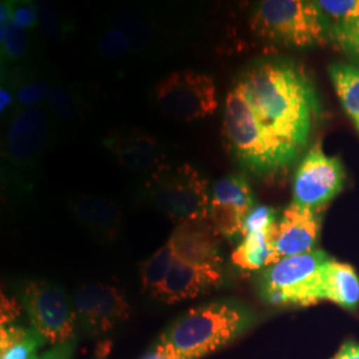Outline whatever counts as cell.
Returning <instances> with one entry per match:
<instances>
[{
	"label": "cell",
	"mask_w": 359,
	"mask_h": 359,
	"mask_svg": "<svg viewBox=\"0 0 359 359\" xmlns=\"http://www.w3.org/2000/svg\"><path fill=\"white\" fill-rule=\"evenodd\" d=\"M250 27L261 38L295 48L332 41L330 23L313 0H264L257 6Z\"/></svg>",
	"instance_id": "4"
},
{
	"label": "cell",
	"mask_w": 359,
	"mask_h": 359,
	"mask_svg": "<svg viewBox=\"0 0 359 359\" xmlns=\"http://www.w3.org/2000/svg\"><path fill=\"white\" fill-rule=\"evenodd\" d=\"M321 231L318 210L292 203L277 219L273 231V252L269 266L287 257L313 252Z\"/></svg>",
	"instance_id": "12"
},
{
	"label": "cell",
	"mask_w": 359,
	"mask_h": 359,
	"mask_svg": "<svg viewBox=\"0 0 359 359\" xmlns=\"http://www.w3.org/2000/svg\"><path fill=\"white\" fill-rule=\"evenodd\" d=\"M243 306L217 301L191 309L161 335L154 351L165 359H203L226 346L250 325Z\"/></svg>",
	"instance_id": "2"
},
{
	"label": "cell",
	"mask_w": 359,
	"mask_h": 359,
	"mask_svg": "<svg viewBox=\"0 0 359 359\" xmlns=\"http://www.w3.org/2000/svg\"><path fill=\"white\" fill-rule=\"evenodd\" d=\"M317 6L330 25L350 23L359 19V0H317Z\"/></svg>",
	"instance_id": "25"
},
{
	"label": "cell",
	"mask_w": 359,
	"mask_h": 359,
	"mask_svg": "<svg viewBox=\"0 0 359 359\" xmlns=\"http://www.w3.org/2000/svg\"><path fill=\"white\" fill-rule=\"evenodd\" d=\"M330 301L345 309L359 304V278L350 265L334 259L326 261L305 283L285 295L281 306H310Z\"/></svg>",
	"instance_id": "8"
},
{
	"label": "cell",
	"mask_w": 359,
	"mask_h": 359,
	"mask_svg": "<svg viewBox=\"0 0 359 359\" xmlns=\"http://www.w3.org/2000/svg\"><path fill=\"white\" fill-rule=\"evenodd\" d=\"M145 191L152 205L176 225L209 218V180L188 163H164L156 168L145 182Z\"/></svg>",
	"instance_id": "5"
},
{
	"label": "cell",
	"mask_w": 359,
	"mask_h": 359,
	"mask_svg": "<svg viewBox=\"0 0 359 359\" xmlns=\"http://www.w3.org/2000/svg\"><path fill=\"white\" fill-rule=\"evenodd\" d=\"M15 6L11 1H1L0 4V26H7L11 23L13 18Z\"/></svg>",
	"instance_id": "33"
},
{
	"label": "cell",
	"mask_w": 359,
	"mask_h": 359,
	"mask_svg": "<svg viewBox=\"0 0 359 359\" xmlns=\"http://www.w3.org/2000/svg\"><path fill=\"white\" fill-rule=\"evenodd\" d=\"M22 305L32 329L44 342L62 346L72 339L77 314L60 286L47 281H26Z\"/></svg>",
	"instance_id": "7"
},
{
	"label": "cell",
	"mask_w": 359,
	"mask_h": 359,
	"mask_svg": "<svg viewBox=\"0 0 359 359\" xmlns=\"http://www.w3.org/2000/svg\"><path fill=\"white\" fill-rule=\"evenodd\" d=\"M28 35L26 29H22L13 23L0 28V47L1 57L8 60H18L25 56L28 50Z\"/></svg>",
	"instance_id": "24"
},
{
	"label": "cell",
	"mask_w": 359,
	"mask_h": 359,
	"mask_svg": "<svg viewBox=\"0 0 359 359\" xmlns=\"http://www.w3.org/2000/svg\"><path fill=\"white\" fill-rule=\"evenodd\" d=\"M345 170L338 157L323 152L317 142L301 161L293 182V203L318 210L342 191Z\"/></svg>",
	"instance_id": "9"
},
{
	"label": "cell",
	"mask_w": 359,
	"mask_h": 359,
	"mask_svg": "<svg viewBox=\"0 0 359 359\" xmlns=\"http://www.w3.org/2000/svg\"><path fill=\"white\" fill-rule=\"evenodd\" d=\"M222 136L228 152L257 175H274L290 167L302 154L265 128L237 87L228 93Z\"/></svg>",
	"instance_id": "3"
},
{
	"label": "cell",
	"mask_w": 359,
	"mask_h": 359,
	"mask_svg": "<svg viewBox=\"0 0 359 359\" xmlns=\"http://www.w3.org/2000/svg\"><path fill=\"white\" fill-rule=\"evenodd\" d=\"M13 103V96L11 90L7 87H1L0 90V112L4 114Z\"/></svg>",
	"instance_id": "35"
},
{
	"label": "cell",
	"mask_w": 359,
	"mask_h": 359,
	"mask_svg": "<svg viewBox=\"0 0 359 359\" xmlns=\"http://www.w3.org/2000/svg\"><path fill=\"white\" fill-rule=\"evenodd\" d=\"M67 345L62 346H55L51 351L43 354V355H35L32 359H63L65 355H68V348Z\"/></svg>",
	"instance_id": "34"
},
{
	"label": "cell",
	"mask_w": 359,
	"mask_h": 359,
	"mask_svg": "<svg viewBox=\"0 0 359 359\" xmlns=\"http://www.w3.org/2000/svg\"><path fill=\"white\" fill-rule=\"evenodd\" d=\"M329 75L346 115L359 132V65L335 63L329 67Z\"/></svg>",
	"instance_id": "20"
},
{
	"label": "cell",
	"mask_w": 359,
	"mask_h": 359,
	"mask_svg": "<svg viewBox=\"0 0 359 359\" xmlns=\"http://www.w3.org/2000/svg\"><path fill=\"white\" fill-rule=\"evenodd\" d=\"M20 311L22 305H19L15 298L1 294V326H8L20 316Z\"/></svg>",
	"instance_id": "31"
},
{
	"label": "cell",
	"mask_w": 359,
	"mask_h": 359,
	"mask_svg": "<svg viewBox=\"0 0 359 359\" xmlns=\"http://www.w3.org/2000/svg\"><path fill=\"white\" fill-rule=\"evenodd\" d=\"M236 87L270 133L301 152L306 148L320 103L302 67L285 60L261 62L244 72Z\"/></svg>",
	"instance_id": "1"
},
{
	"label": "cell",
	"mask_w": 359,
	"mask_h": 359,
	"mask_svg": "<svg viewBox=\"0 0 359 359\" xmlns=\"http://www.w3.org/2000/svg\"><path fill=\"white\" fill-rule=\"evenodd\" d=\"M176 258L175 249L168 240L154 255L140 265L142 289L154 295L165 281L170 266Z\"/></svg>",
	"instance_id": "22"
},
{
	"label": "cell",
	"mask_w": 359,
	"mask_h": 359,
	"mask_svg": "<svg viewBox=\"0 0 359 359\" xmlns=\"http://www.w3.org/2000/svg\"><path fill=\"white\" fill-rule=\"evenodd\" d=\"M218 233L208 219L185 221L176 225L169 237L177 258L191 262H221Z\"/></svg>",
	"instance_id": "18"
},
{
	"label": "cell",
	"mask_w": 359,
	"mask_h": 359,
	"mask_svg": "<svg viewBox=\"0 0 359 359\" xmlns=\"http://www.w3.org/2000/svg\"><path fill=\"white\" fill-rule=\"evenodd\" d=\"M147 359H165L164 358V357H161V355H160V354H157V353H156V351H154V354H152V355H149V357H148V358Z\"/></svg>",
	"instance_id": "36"
},
{
	"label": "cell",
	"mask_w": 359,
	"mask_h": 359,
	"mask_svg": "<svg viewBox=\"0 0 359 359\" xmlns=\"http://www.w3.org/2000/svg\"><path fill=\"white\" fill-rule=\"evenodd\" d=\"M333 359H359V345L355 342H346L334 355Z\"/></svg>",
	"instance_id": "32"
},
{
	"label": "cell",
	"mask_w": 359,
	"mask_h": 359,
	"mask_svg": "<svg viewBox=\"0 0 359 359\" xmlns=\"http://www.w3.org/2000/svg\"><path fill=\"white\" fill-rule=\"evenodd\" d=\"M330 38L334 46L353 60V65H359V19L350 23L330 25Z\"/></svg>",
	"instance_id": "23"
},
{
	"label": "cell",
	"mask_w": 359,
	"mask_h": 359,
	"mask_svg": "<svg viewBox=\"0 0 359 359\" xmlns=\"http://www.w3.org/2000/svg\"><path fill=\"white\" fill-rule=\"evenodd\" d=\"M154 102L164 115L191 123L217 111L215 81L194 69H180L164 77L154 88Z\"/></svg>",
	"instance_id": "6"
},
{
	"label": "cell",
	"mask_w": 359,
	"mask_h": 359,
	"mask_svg": "<svg viewBox=\"0 0 359 359\" xmlns=\"http://www.w3.org/2000/svg\"><path fill=\"white\" fill-rule=\"evenodd\" d=\"M44 339L32 327L1 326L0 329V359H32Z\"/></svg>",
	"instance_id": "21"
},
{
	"label": "cell",
	"mask_w": 359,
	"mask_h": 359,
	"mask_svg": "<svg viewBox=\"0 0 359 359\" xmlns=\"http://www.w3.org/2000/svg\"><path fill=\"white\" fill-rule=\"evenodd\" d=\"M48 105L52 114L63 121H69L76 115V105L71 93L62 86L52 87L48 95Z\"/></svg>",
	"instance_id": "26"
},
{
	"label": "cell",
	"mask_w": 359,
	"mask_h": 359,
	"mask_svg": "<svg viewBox=\"0 0 359 359\" xmlns=\"http://www.w3.org/2000/svg\"><path fill=\"white\" fill-rule=\"evenodd\" d=\"M255 208L253 193L244 176L231 175L218 180L213 185L209 221L218 236H241L245 219Z\"/></svg>",
	"instance_id": "10"
},
{
	"label": "cell",
	"mask_w": 359,
	"mask_h": 359,
	"mask_svg": "<svg viewBox=\"0 0 359 359\" xmlns=\"http://www.w3.org/2000/svg\"><path fill=\"white\" fill-rule=\"evenodd\" d=\"M38 26L46 39L57 38L59 22L57 13L50 3H40L38 6Z\"/></svg>",
	"instance_id": "29"
},
{
	"label": "cell",
	"mask_w": 359,
	"mask_h": 359,
	"mask_svg": "<svg viewBox=\"0 0 359 359\" xmlns=\"http://www.w3.org/2000/svg\"><path fill=\"white\" fill-rule=\"evenodd\" d=\"M48 116L41 108H27L15 116L6 137L7 156L26 165L38 160L48 139Z\"/></svg>",
	"instance_id": "16"
},
{
	"label": "cell",
	"mask_w": 359,
	"mask_h": 359,
	"mask_svg": "<svg viewBox=\"0 0 359 359\" xmlns=\"http://www.w3.org/2000/svg\"><path fill=\"white\" fill-rule=\"evenodd\" d=\"M50 90H48V86L44 81L34 80L18 90L16 100L19 105L25 107V109L36 108L39 104L43 103L48 97Z\"/></svg>",
	"instance_id": "28"
},
{
	"label": "cell",
	"mask_w": 359,
	"mask_h": 359,
	"mask_svg": "<svg viewBox=\"0 0 359 359\" xmlns=\"http://www.w3.org/2000/svg\"><path fill=\"white\" fill-rule=\"evenodd\" d=\"M69 209L83 228L102 243L115 241L121 226V212L114 200L77 193L69 200Z\"/></svg>",
	"instance_id": "17"
},
{
	"label": "cell",
	"mask_w": 359,
	"mask_h": 359,
	"mask_svg": "<svg viewBox=\"0 0 359 359\" xmlns=\"http://www.w3.org/2000/svg\"><path fill=\"white\" fill-rule=\"evenodd\" d=\"M132 48V44L127 35L118 28L109 29L100 40V51L104 56L111 59H120L126 56Z\"/></svg>",
	"instance_id": "27"
},
{
	"label": "cell",
	"mask_w": 359,
	"mask_h": 359,
	"mask_svg": "<svg viewBox=\"0 0 359 359\" xmlns=\"http://www.w3.org/2000/svg\"><path fill=\"white\" fill-rule=\"evenodd\" d=\"M11 23L22 29L32 28L38 23V6L34 3H23L22 6H15Z\"/></svg>",
	"instance_id": "30"
},
{
	"label": "cell",
	"mask_w": 359,
	"mask_h": 359,
	"mask_svg": "<svg viewBox=\"0 0 359 359\" xmlns=\"http://www.w3.org/2000/svg\"><path fill=\"white\" fill-rule=\"evenodd\" d=\"M329 259L330 257L322 250L283 258L264 271L261 294L271 305H278L285 295L301 286Z\"/></svg>",
	"instance_id": "15"
},
{
	"label": "cell",
	"mask_w": 359,
	"mask_h": 359,
	"mask_svg": "<svg viewBox=\"0 0 359 359\" xmlns=\"http://www.w3.org/2000/svg\"><path fill=\"white\" fill-rule=\"evenodd\" d=\"M77 316L93 334L107 333L128 320V301L115 286L93 283L81 285L72 298Z\"/></svg>",
	"instance_id": "11"
},
{
	"label": "cell",
	"mask_w": 359,
	"mask_h": 359,
	"mask_svg": "<svg viewBox=\"0 0 359 359\" xmlns=\"http://www.w3.org/2000/svg\"><path fill=\"white\" fill-rule=\"evenodd\" d=\"M67 358H68V355H65V358H63V359H67Z\"/></svg>",
	"instance_id": "37"
},
{
	"label": "cell",
	"mask_w": 359,
	"mask_h": 359,
	"mask_svg": "<svg viewBox=\"0 0 359 359\" xmlns=\"http://www.w3.org/2000/svg\"><path fill=\"white\" fill-rule=\"evenodd\" d=\"M277 221L259 228L243 231V241L231 253L234 265L244 270H258L269 266L273 252V231Z\"/></svg>",
	"instance_id": "19"
},
{
	"label": "cell",
	"mask_w": 359,
	"mask_h": 359,
	"mask_svg": "<svg viewBox=\"0 0 359 359\" xmlns=\"http://www.w3.org/2000/svg\"><path fill=\"white\" fill-rule=\"evenodd\" d=\"M104 147L116 161L132 170L152 172L164 164V152L158 139L136 127H120L104 139Z\"/></svg>",
	"instance_id": "14"
},
{
	"label": "cell",
	"mask_w": 359,
	"mask_h": 359,
	"mask_svg": "<svg viewBox=\"0 0 359 359\" xmlns=\"http://www.w3.org/2000/svg\"><path fill=\"white\" fill-rule=\"evenodd\" d=\"M221 262H191L175 258L167 278L154 298L172 305L192 299L217 287L222 283Z\"/></svg>",
	"instance_id": "13"
}]
</instances>
